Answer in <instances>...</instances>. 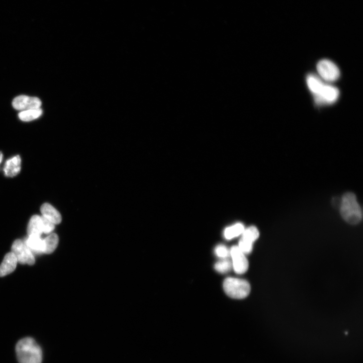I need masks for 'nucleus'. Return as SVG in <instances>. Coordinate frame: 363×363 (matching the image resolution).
Listing matches in <instances>:
<instances>
[{
  "label": "nucleus",
  "mask_w": 363,
  "mask_h": 363,
  "mask_svg": "<svg viewBox=\"0 0 363 363\" xmlns=\"http://www.w3.org/2000/svg\"><path fill=\"white\" fill-rule=\"evenodd\" d=\"M21 158L20 156H15L8 159L4 168L6 176L13 177L18 175L21 170Z\"/></svg>",
  "instance_id": "nucleus-11"
},
{
  "label": "nucleus",
  "mask_w": 363,
  "mask_h": 363,
  "mask_svg": "<svg viewBox=\"0 0 363 363\" xmlns=\"http://www.w3.org/2000/svg\"><path fill=\"white\" fill-rule=\"evenodd\" d=\"M11 250L12 252L17 258L18 262L22 265L33 266L35 263L34 254L22 240H16L12 244Z\"/></svg>",
  "instance_id": "nucleus-4"
},
{
  "label": "nucleus",
  "mask_w": 363,
  "mask_h": 363,
  "mask_svg": "<svg viewBox=\"0 0 363 363\" xmlns=\"http://www.w3.org/2000/svg\"><path fill=\"white\" fill-rule=\"evenodd\" d=\"M42 216L54 224L58 225L62 221V217L60 212L52 205L45 204L41 208Z\"/></svg>",
  "instance_id": "nucleus-12"
},
{
  "label": "nucleus",
  "mask_w": 363,
  "mask_h": 363,
  "mask_svg": "<svg viewBox=\"0 0 363 363\" xmlns=\"http://www.w3.org/2000/svg\"><path fill=\"white\" fill-rule=\"evenodd\" d=\"M307 84L309 90L315 95L318 94L325 84L318 77L312 74L308 76Z\"/></svg>",
  "instance_id": "nucleus-16"
},
{
  "label": "nucleus",
  "mask_w": 363,
  "mask_h": 363,
  "mask_svg": "<svg viewBox=\"0 0 363 363\" xmlns=\"http://www.w3.org/2000/svg\"><path fill=\"white\" fill-rule=\"evenodd\" d=\"M24 243L32 253V252L37 253H44V239H42L41 236H28Z\"/></svg>",
  "instance_id": "nucleus-14"
},
{
  "label": "nucleus",
  "mask_w": 363,
  "mask_h": 363,
  "mask_svg": "<svg viewBox=\"0 0 363 363\" xmlns=\"http://www.w3.org/2000/svg\"><path fill=\"white\" fill-rule=\"evenodd\" d=\"M317 70L321 78L327 82L335 81L340 76V71L337 66L328 60L319 61L317 65Z\"/></svg>",
  "instance_id": "nucleus-5"
},
{
  "label": "nucleus",
  "mask_w": 363,
  "mask_h": 363,
  "mask_svg": "<svg viewBox=\"0 0 363 363\" xmlns=\"http://www.w3.org/2000/svg\"><path fill=\"white\" fill-rule=\"evenodd\" d=\"M230 255L232 257V265L235 272L237 274H243L248 271L249 262L245 254L241 251L238 246H233L231 248Z\"/></svg>",
  "instance_id": "nucleus-7"
},
{
  "label": "nucleus",
  "mask_w": 363,
  "mask_h": 363,
  "mask_svg": "<svg viewBox=\"0 0 363 363\" xmlns=\"http://www.w3.org/2000/svg\"><path fill=\"white\" fill-rule=\"evenodd\" d=\"M3 154L1 152H0V164L2 162L3 160Z\"/></svg>",
  "instance_id": "nucleus-22"
},
{
  "label": "nucleus",
  "mask_w": 363,
  "mask_h": 363,
  "mask_svg": "<svg viewBox=\"0 0 363 363\" xmlns=\"http://www.w3.org/2000/svg\"><path fill=\"white\" fill-rule=\"evenodd\" d=\"M16 352L20 363H42L43 353L36 340L31 338L20 340L16 344Z\"/></svg>",
  "instance_id": "nucleus-1"
},
{
  "label": "nucleus",
  "mask_w": 363,
  "mask_h": 363,
  "mask_svg": "<svg viewBox=\"0 0 363 363\" xmlns=\"http://www.w3.org/2000/svg\"><path fill=\"white\" fill-rule=\"evenodd\" d=\"M238 247L245 254L251 252L253 243L259 238V232L255 227H251L245 229L242 233Z\"/></svg>",
  "instance_id": "nucleus-6"
},
{
  "label": "nucleus",
  "mask_w": 363,
  "mask_h": 363,
  "mask_svg": "<svg viewBox=\"0 0 363 363\" xmlns=\"http://www.w3.org/2000/svg\"><path fill=\"white\" fill-rule=\"evenodd\" d=\"M232 267V262L229 260L224 259L218 262L214 266V269L220 273H225L230 271Z\"/></svg>",
  "instance_id": "nucleus-19"
},
{
  "label": "nucleus",
  "mask_w": 363,
  "mask_h": 363,
  "mask_svg": "<svg viewBox=\"0 0 363 363\" xmlns=\"http://www.w3.org/2000/svg\"><path fill=\"white\" fill-rule=\"evenodd\" d=\"M340 213L344 220L351 225L357 224L362 220V209L354 193L348 192L343 196L340 204Z\"/></svg>",
  "instance_id": "nucleus-2"
},
{
  "label": "nucleus",
  "mask_w": 363,
  "mask_h": 363,
  "mask_svg": "<svg viewBox=\"0 0 363 363\" xmlns=\"http://www.w3.org/2000/svg\"><path fill=\"white\" fill-rule=\"evenodd\" d=\"M244 230L245 227L242 224H237L227 228L225 230L224 235L227 239H232L242 235Z\"/></svg>",
  "instance_id": "nucleus-18"
},
{
  "label": "nucleus",
  "mask_w": 363,
  "mask_h": 363,
  "mask_svg": "<svg viewBox=\"0 0 363 363\" xmlns=\"http://www.w3.org/2000/svg\"><path fill=\"white\" fill-rule=\"evenodd\" d=\"M339 91L335 87L324 84L318 94L315 95L318 104H329L335 102L339 96Z\"/></svg>",
  "instance_id": "nucleus-9"
},
{
  "label": "nucleus",
  "mask_w": 363,
  "mask_h": 363,
  "mask_svg": "<svg viewBox=\"0 0 363 363\" xmlns=\"http://www.w3.org/2000/svg\"><path fill=\"white\" fill-rule=\"evenodd\" d=\"M12 105L16 110L23 111L40 108L42 102L36 97L20 95L14 99Z\"/></svg>",
  "instance_id": "nucleus-8"
},
{
  "label": "nucleus",
  "mask_w": 363,
  "mask_h": 363,
  "mask_svg": "<svg viewBox=\"0 0 363 363\" xmlns=\"http://www.w3.org/2000/svg\"><path fill=\"white\" fill-rule=\"evenodd\" d=\"M223 288L227 295L236 299L246 298L251 291L250 285L247 280L234 277L227 278L224 280Z\"/></svg>",
  "instance_id": "nucleus-3"
},
{
  "label": "nucleus",
  "mask_w": 363,
  "mask_h": 363,
  "mask_svg": "<svg viewBox=\"0 0 363 363\" xmlns=\"http://www.w3.org/2000/svg\"><path fill=\"white\" fill-rule=\"evenodd\" d=\"M216 254L219 257L222 258H226L229 256L230 252L224 245H220L217 246L215 249Z\"/></svg>",
  "instance_id": "nucleus-21"
},
{
  "label": "nucleus",
  "mask_w": 363,
  "mask_h": 363,
  "mask_svg": "<svg viewBox=\"0 0 363 363\" xmlns=\"http://www.w3.org/2000/svg\"><path fill=\"white\" fill-rule=\"evenodd\" d=\"M28 236H41L43 232V222L42 216L35 215L30 219L27 229Z\"/></svg>",
  "instance_id": "nucleus-13"
},
{
  "label": "nucleus",
  "mask_w": 363,
  "mask_h": 363,
  "mask_svg": "<svg viewBox=\"0 0 363 363\" xmlns=\"http://www.w3.org/2000/svg\"><path fill=\"white\" fill-rule=\"evenodd\" d=\"M42 113V110L39 108L22 111L19 113V116L21 120L28 122L39 118Z\"/></svg>",
  "instance_id": "nucleus-17"
},
{
  "label": "nucleus",
  "mask_w": 363,
  "mask_h": 363,
  "mask_svg": "<svg viewBox=\"0 0 363 363\" xmlns=\"http://www.w3.org/2000/svg\"><path fill=\"white\" fill-rule=\"evenodd\" d=\"M43 222V232L45 234H51L54 230L55 225L42 216Z\"/></svg>",
  "instance_id": "nucleus-20"
},
{
  "label": "nucleus",
  "mask_w": 363,
  "mask_h": 363,
  "mask_svg": "<svg viewBox=\"0 0 363 363\" xmlns=\"http://www.w3.org/2000/svg\"><path fill=\"white\" fill-rule=\"evenodd\" d=\"M44 253L50 254L57 249L59 243L58 236L55 234H49L45 239Z\"/></svg>",
  "instance_id": "nucleus-15"
},
{
  "label": "nucleus",
  "mask_w": 363,
  "mask_h": 363,
  "mask_svg": "<svg viewBox=\"0 0 363 363\" xmlns=\"http://www.w3.org/2000/svg\"><path fill=\"white\" fill-rule=\"evenodd\" d=\"M18 263L17 258L13 253H7L0 265V277H4L13 272Z\"/></svg>",
  "instance_id": "nucleus-10"
}]
</instances>
